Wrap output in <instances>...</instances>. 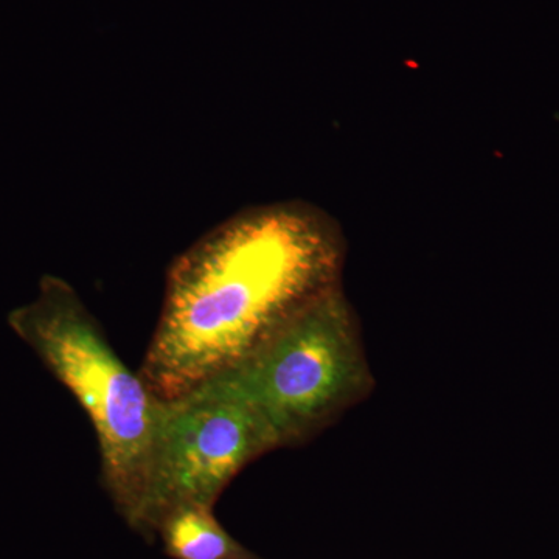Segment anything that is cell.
I'll list each match as a JSON object with an SVG mask.
<instances>
[{
	"label": "cell",
	"instance_id": "cell-2",
	"mask_svg": "<svg viewBox=\"0 0 559 559\" xmlns=\"http://www.w3.org/2000/svg\"><path fill=\"white\" fill-rule=\"evenodd\" d=\"M9 325L90 415L100 448L103 484L131 528L138 524L160 400L128 369L98 320L64 278L44 275L36 299Z\"/></svg>",
	"mask_w": 559,
	"mask_h": 559
},
{
	"label": "cell",
	"instance_id": "cell-3",
	"mask_svg": "<svg viewBox=\"0 0 559 559\" xmlns=\"http://www.w3.org/2000/svg\"><path fill=\"white\" fill-rule=\"evenodd\" d=\"M212 380L248 401L280 448L307 439L358 399L367 367L347 305L333 288Z\"/></svg>",
	"mask_w": 559,
	"mask_h": 559
},
{
	"label": "cell",
	"instance_id": "cell-5",
	"mask_svg": "<svg viewBox=\"0 0 559 559\" xmlns=\"http://www.w3.org/2000/svg\"><path fill=\"white\" fill-rule=\"evenodd\" d=\"M213 509L180 507L162 518L156 536L173 559H260L213 516Z\"/></svg>",
	"mask_w": 559,
	"mask_h": 559
},
{
	"label": "cell",
	"instance_id": "cell-4",
	"mask_svg": "<svg viewBox=\"0 0 559 559\" xmlns=\"http://www.w3.org/2000/svg\"><path fill=\"white\" fill-rule=\"evenodd\" d=\"M259 412L218 381L160 400L148 485L135 532L156 536L162 518L180 507L213 509L248 463L275 450Z\"/></svg>",
	"mask_w": 559,
	"mask_h": 559
},
{
	"label": "cell",
	"instance_id": "cell-1",
	"mask_svg": "<svg viewBox=\"0 0 559 559\" xmlns=\"http://www.w3.org/2000/svg\"><path fill=\"white\" fill-rule=\"evenodd\" d=\"M340 249L311 210H246L173 261L143 381L170 400L238 366L336 288Z\"/></svg>",
	"mask_w": 559,
	"mask_h": 559
}]
</instances>
